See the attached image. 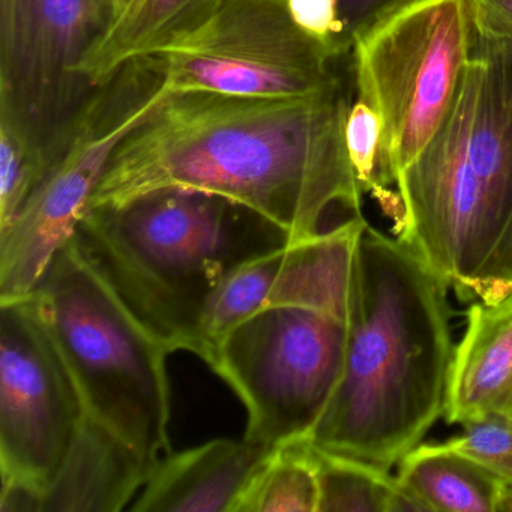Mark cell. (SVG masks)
I'll list each match as a JSON object with an SVG mask.
<instances>
[{
    "label": "cell",
    "instance_id": "6da1fadb",
    "mask_svg": "<svg viewBox=\"0 0 512 512\" xmlns=\"http://www.w3.org/2000/svg\"><path fill=\"white\" fill-rule=\"evenodd\" d=\"M353 70L322 94L257 98L176 92L116 148L89 208L154 191H203L259 212L295 241L331 211L361 215L346 148Z\"/></svg>",
    "mask_w": 512,
    "mask_h": 512
},
{
    "label": "cell",
    "instance_id": "7a4b0ae2",
    "mask_svg": "<svg viewBox=\"0 0 512 512\" xmlns=\"http://www.w3.org/2000/svg\"><path fill=\"white\" fill-rule=\"evenodd\" d=\"M448 284L400 239L359 238L340 383L310 442L391 472L445 409Z\"/></svg>",
    "mask_w": 512,
    "mask_h": 512
},
{
    "label": "cell",
    "instance_id": "3957f363",
    "mask_svg": "<svg viewBox=\"0 0 512 512\" xmlns=\"http://www.w3.org/2000/svg\"><path fill=\"white\" fill-rule=\"evenodd\" d=\"M74 241L170 353H194L203 314L224 280L295 239L247 206L170 188L86 209Z\"/></svg>",
    "mask_w": 512,
    "mask_h": 512
},
{
    "label": "cell",
    "instance_id": "277c9868",
    "mask_svg": "<svg viewBox=\"0 0 512 512\" xmlns=\"http://www.w3.org/2000/svg\"><path fill=\"white\" fill-rule=\"evenodd\" d=\"M86 415L118 434L149 463L170 454V350L86 260L74 238L34 290Z\"/></svg>",
    "mask_w": 512,
    "mask_h": 512
},
{
    "label": "cell",
    "instance_id": "5b68a950",
    "mask_svg": "<svg viewBox=\"0 0 512 512\" xmlns=\"http://www.w3.org/2000/svg\"><path fill=\"white\" fill-rule=\"evenodd\" d=\"M169 94L148 58L124 65L95 88L43 184L0 230V301L37 289L56 254L76 235L119 143Z\"/></svg>",
    "mask_w": 512,
    "mask_h": 512
},
{
    "label": "cell",
    "instance_id": "8992f818",
    "mask_svg": "<svg viewBox=\"0 0 512 512\" xmlns=\"http://www.w3.org/2000/svg\"><path fill=\"white\" fill-rule=\"evenodd\" d=\"M472 35L466 0H418L353 44L356 97L382 119L383 149L395 185L451 112Z\"/></svg>",
    "mask_w": 512,
    "mask_h": 512
},
{
    "label": "cell",
    "instance_id": "52a82bcc",
    "mask_svg": "<svg viewBox=\"0 0 512 512\" xmlns=\"http://www.w3.org/2000/svg\"><path fill=\"white\" fill-rule=\"evenodd\" d=\"M346 347V320L274 305L238 323L209 367L244 401L245 437L275 446L310 439L340 383Z\"/></svg>",
    "mask_w": 512,
    "mask_h": 512
},
{
    "label": "cell",
    "instance_id": "ba28073f",
    "mask_svg": "<svg viewBox=\"0 0 512 512\" xmlns=\"http://www.w3.org/2000/svg\"><path fill=\"white\" fill-rule=\"evenodd\" d=\"M149 58L170 94L304 98L344 76L343 58L293 22L287 0H224L202 26Z\"/></svg>",
    "mask_w": 512,
    "mask_h": 512
},
{
    "label": "cell",
    "instance_id": "9c48e42d",
    "mask_svg": "<svg viewBox=\"0 0 512 512\" xmlns=\"http://www.w3.org/2000/svg\"><path fill=\"white\" fill-rule=\"evenodd\" d=\"M112 22V0H0V122L50 164L95 91L80 64Z\"/></svg>",
    "mask_w": 512,
    "mask_h": 512
},
{
    "label": "cell",
    "instance_id": "30bf717a",
    "mask_svg": "<svg viewBox=\"0 0 512 512\" xmlns=\"http://www.w3.org/2000/svg\"><path fill=\"white\" fill-rule=\"evenodd\" d=\"M85 415L34 293L0 301V478L44 494Z\"/></svg>",
    "mask_w": 512,
    "mask_h": 512
},
{
    "label": "cell",
    "instance_id": "8fae6325",
    "mask_svg": "<svg viewBox=\"0 0 512 512\" xmlns=\"http://www.w3.org/2000/svg\"><path fill=\"white\" fill-rule=\"evenodd\" d=\"M469 157L484 206L488 247L512 295V41L473 31Z\"/></svg>",
    "mask_w": 512,
    "mask_h": 512
},
{
    "label": "cell",
    "instance_id": "7c38bea8",
    "mask_svg": "<svg viewBox=\"0 0 512 512\" xmlns=\"http://www.w3.org/2000/svg\"><path fill=\"white\" fill-rule=\"evenodd\" d=\"M274 446L215 439L164 455L131 506L134 512H232L239 494Z\"/></svg>",
    "mask_w": 512,
    "mask_h": 512
},
{
    "label": "cell",
    "instance_id": "4fadbf2b",
    "mask_svg": "<svg viewBox=\"0 0 512 512\" xmlns=\"http://www.w3.org/2000/svg\"><path fill=\"white\" fill-rule=\"evenodd\" d=\"M443 415L448 424L512 422V295L470 307L466 332L452 356Z\"/></svg>",
    "mask_w": 512,
    "mask_h": 512
},
{
    "label": "cell",
    "instance_id": "5bb4252c",
    "mask_svg": "<svg viewBox=\"0 0 512 512\" xmlns=\"http://www.w3.org/2000/svg\"><path fill=\"white\" fill-rule=\"evenodd\" d=\"M157 464L85 415L43 494V512H119L139 496Z\"/></svg>",
    "mask_w": 512,
    "mask_h": 512
},
{
    "label": "cell",
    "instance_id": "9a60e30c",
    "mask_svg": "<svg viewBox=\"0 0 512 512\" xmlns=\"http://www.w3.org/2000/svg\"><path fill=\"white\" fill-rule=\"evenodd\" d=\"M224 0H130L79 67L89 88L109 82L124 65L154 55L217 13Z\"/></svg>",
    "mask_w": 512,
    "mask_h": 512
},
{
    "label": "cell",
    "instance_id": "2e32d148",
    "mask_svg": "<svg viewBox=\"0 0 512 512\" xmlns=\"http://www.w3.org/2000/svg\"><path fill=\"white\" fill-rule=\"evenodd\" d=\"M397 479L427 511L496 512L506 485L466 455L443 445H416Z\"/></svg>",
    "mask_w": 512,
    "mask_h": 512
},
{
    "label": "cell",
    "instance_id": "e0dca14e",
    "mask_svg": "<svg viewBox=\"0 0 512 512\" xmlns=\"http://www.w3.org/2000/svg\"><path fill=\"white\" fill-rule=\"evenodd\" d=\"M319 487L308 439L278 443L239 494L232 512H317Z\"/></svg>",
    "mask_w": 512,
    "mask_h": 512
},
{
    "label": "cell",
    "instance_id": "ac0fdd59",
    "mask_svg": "<svg viewBox=\"0 0 512 512\" xmlns=\"http://www.w3.org/2000/svg\"><path fill=\"white\" fill-rule=\"evenodd\" d=\"M313 457L319 487L317 512H392L400 484L389 472L316 445Z\"/></svg>",
    "mask_w": 512,
    "mask_h": 512
},
{
    "label": "cell",
    "instance_id": "d6986e66",
    "mask_svg": "<svg viewBox=\"0 0 512 512\" xmlns=\"http://www.w3.org/2000/svg\"><path fill=\"white\" fill-rule=\"evenodd\" d=\"M346 148L362 194H371L397 226L403 217V203L398 191L391 190L395 178L383 149L382 119L362 98H355L347 116Z\"/></svg>",
    "mask_w": 512,
    "mask_h": 512
},
{
    "label": "cell",
    "instance_id": "ffe728a7",
    "mask_svg": "<svg viewBox=\"0 0 512 512\" xmlns=\"http://www.w3.org/2000/svg\"><path fill=\"white\" fill-rule=\"evenodd\" d=\"M49 172V163L0 122V230L17 217Z\"/></svg>",
    "mask_w": 512,
    "mask_h": 512
},
{
    "label": "cell",
    "instance_id": "44dd1931",
    "mask_svg": "<svg viewBox=\"0 0 512 512\" xmlns=\"http://www.w3.org/2000/svg\"><path fill=\"white\" fill-rule=\"evenodd\" d=\"M463 427V433L449 439L446 445L484 467L506 487H512V422L488 418Z\"/></svg>",
    "mask_w": 512,
    "mask_h": 512
},
{
    "label": "cell",
    "instance_id": "7402d4cb",
    "mask_svg": "<svg viewBox=\"0 0 512 512\" xmlns=\"http://www.w3.org/2000/svg\"><path fill=\"white\" fill-rule=\"evenodd\" d=\"M293 22L314 40L332 50L338 58L350 55L343 46V28L338 0H287Z\"/></svg>",
    "mask_w": 512,
    "mask_h": 512
},
{
    "label": "cell",
    "instance_id": "603a6c76",
    "mask_svg": "<svg viewBox=\"0 0 512 512\" xmlns=\"http://www.w3.org/2000/svg\"><path fill=\"white\" fill-rule=\"evenodd\" d=\"M343 28L344 49L352 53L353 44L374 26L418 0H338Z\"/></svg>",
    "mask_w": 512,
    "mask_h": 512
},
{
    "label": "cell",
    "instance_id": "cb8c5ba5",
    "mask_svg": "<svg viewBox=\"0 0 512 512\" xmlns=\"http://www.w3.org/2000/svg\"><path fill=\"white\" fill-rule=\"evenodd\" d=\"M473 31L512 41V0H466Z\"/></svg>",
    "mask_w": 512,
    "mask_h": 512
},
{
    "label": "cell",
    "instance_id": "d4e9b609",
    "mask_svg": "<svg viewBox=\"0 0 512 512\" xmlns=\"http://www.w3.org/2000/svg\"><path fill=\"white\" fill-rule=\"evenodd\" d=\"M496 512H512V487H505L503 490Z\"/></svg>",
    "mask_w": 512,
    "mask_h": 512
},
{
    "label": "cell",
    "instance_id": "484cf974",
    "mask_svg": "<svg viewBox=\"0 0 512 512\" xmlns=\"http://www.w3.org/2000/svg\"><path fill=\"white\" fill-rule=\"evenodd\" d=\"M128 2L130 0H112L113 5V20L116 19V17L121 14V11L124 10L125 7H127Z\"/></svg>",
    "mask_w": 512,
    "mask_h": 512
}]
</instances>
